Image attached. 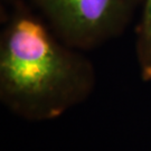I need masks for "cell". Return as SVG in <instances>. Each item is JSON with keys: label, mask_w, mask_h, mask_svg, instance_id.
Instances as JSON below:
<instances>
[{"label": "cell", "mask_w": 151, "mask_h": 151, "mask_svg": "<svg viewBox=\"0 0 151 151\" xmlns=\"http://www.w3.org/2000/svg\"><path fill=\"white\" fill-rule=\"evenodd\" d=\"M62 42L92 50L121 36L142 0H28Z\"/></svg>", "instance_id": "cell-2"}, {"label": "cell", "mask_w": 151, "mask_h": 151, "mask_svg": "<svg viewBox=\"0 0 151 151\" xmlns=\"http://www.w3.org/2000/svg\"><path fill=\"white\" fill-rule=\"evenodd\" d=\"M135 26V56L142 81L151 82V0H142Z\"/></svg>", "instance_id": "cell-3"}, {"label": "cell", "mask_w": 151, "mask_h": 151, "mask_svg": "<svg viewBox=\"0 0 151 151\" xmlns=\"http://www.w3.org/2000/svg\"><path fill=\"white\" fill-rule=\"evenodd\" d=\"M0 32V100L32 122L60 118L91 95L96 74L24 0H7Z\"/></svg>", "instance_id": "cell-1"}]
</instances>
